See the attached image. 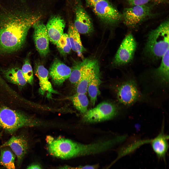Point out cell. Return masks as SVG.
<instances>
[{"mask_svg":"<svg viewBox=\"0 0 169 169\" xmlns=\"http://www.w3.org/2000/svg\"><path fill=\"white\" fill-rule=\"evenodd\" d=\"M40 17L19 9L0 13V54H11L20 49L29 29Z\"/></svg>","mask_w":169,"mask_h":169,"instance_id":"cell-1","label":"cell"},{"mask_svg":"<svg viewBox=\"0 0 169 169\" xmlns=\"http://www.w3.org/2000/svg\"><path fill=\"white\" fill-rule=\"evenodd\" d=\"M46 125L45 122L22 111L12 109L0 102V128L8 133L12 134L24 127Z\"/></svg>","mask_w":169,"mask_h":169,"instance_id":"cell-2","label":"cell"},{"mask_svg":"<svg viewBox=\"0 0 169 169\" xmlns=\"http://www.w3.org/2000/svg\"><path fill=\"white\" fill-rule=\"evenodd\" d=\"M169 27L168 19L149 34L145 50L152 60L161 58L169 49Z\"/></svg>","mask_w":169,"mask_h":169,"instance_id":"cell-3","label":"cell"},{"mask_svg":"<svg viewBox=\"0 0 169 169\" xmlns=\"http://www.w3.org/2000/svg\"><path fill=\"white\" fill-rule=\"evenodd\" d=\"M47 148L51 155L62 159L79 157L78 142L62 137L54 138L47 136L46 138Z\"/></svg>","mask_w":169,"mask_h":169,"instance_id":"cell-4","label":"cell"},{"mask_svg":"<svg viewBox=\"0 0 169 169\" xmlns=\"http://www.w3.org/2000/svg\"><path fill=\"white\" fill-rule=\"evenodd\" d=\"M157 4L152 2L124 8L122 14L124 23L130 27L136 26L146 19L154 15L152 11Z\"/></svg>","mask_w":169,"mask_h":169,"instance_id":"cell-5","label":"cell"},{"mask_svg":"<svg viewBox=\"0 0 169 169\" xmlns=\"http://www.w3.org/2000/svg\"><path fill=\"white\" fill-rule=\"evenodd\" d=\"M117 113L116 107L112 104L103 102L89 109L83 115V121L88 123H95L111 119Z\"/></svg>","mask_w":169,"mask_h":169,"instance_id":"cell-6","label":"cell"},{"mask_svg":"<svg viewBox=\"0 0 169 169\" xmlns=\"http://www.w3.org/2000/svg\"><path fill=\"white\" fill-rule=\"evenodd\" d=\"M92 8L99 18L107 24H115L123 20L122 14L108 0H100Z\"/></svg>","mask_w":169,"mask_h":169,"instance_id":"cell-7","label":"cell"},{"mask_svg":"<svg viewBox=\"0 0 169 169\" xmlns=\"http://www.w3.org/2000/svg\"><path fill=\"white\" fill-rule=\"evenodd\" d=\"M136 42L131 34L127 35L123 41L113 62L115 66L128 64L133 60L136 48Z\"/></svg>","mask_w":169,"mask_h":169,"instance_id":"cell-8","label":"cell"},{"mask_svg":"<svg viewBox=\"0 0 169 169\" xmlns=\"http://www.w3.org/2000/svg\"><path fill=\"white\" fill-rule=\"evenodd\" d=\"M32 27L34 29L33 38L36 49L41 56L45 57L50 51V41L46 25L39 20Z\"/></svg>","mask_w":169,"mask_h":169,"instance_id":"cell-9","label":"cell"},{"mask_svg":"<svg viewBox=\"0 0 169 169\" xmlns=\"http://www.w3.org/2000/svg\"><path fill=\"white\" fill-rule=\"evenodd\" d=\"M117 96L120 103L129 106L139 99L140 94L136 83L130 80L123 83L118 88Z\"/></svg>","mask_w":169,"mask_h":169,"instance_id":"cell-10","label":"cell"},{"mask_svg":"<svg viewBox=\"0 0 169 169\" xmlns=\"http://www.w3.org/2000/svg\"><path fill=\"white\" fill-rule=\"evenodd\" d=\"M75 18L74 25L79 33L82 34L92 33L94 27L91 19L80 2L75 8Z\"/></svg>","mask_w":169,"mask_h":169,"instance_id":"cell-11","label":"cell"},{"mask_svg":"<svg viewBox=\"0 0 169 169\" xmlns=\"http://www.w3.org/2000/svg\"><path fill=\"white\" fill-rule=\"evenodd\" d=\"M9 147L16 156L19 164L21 163L28 150V144L27 139L23 135L13 136L0 146V149Z\"/></svg>","mask_w":169,"mask_h":169,"instance_id":"cell-12","label":"cell"},{"mask_svg":"<svg viewBox=\"0 0 169 169\" xmlns=\"http://www.w3.org/2000/svg\"><path fill=\"white\" fill-rule=\"evenodd\" d=\"M72 69L60 60L56 59L53 62L49 70V74L55 84H61L69 77Z\"/></svg>","mask_w":169,"mask_h":169,"instance_id":"cell-13","label":"cell"},{"mask_svg":"<svg viewBox=\"0 0 169 169\" xmlns=\"http://www.w3.org/2000/svg\"><path fill=\"white\" fill-rule=\"evenodd\" d=\"M35 73L39 81V92L40 94L44 95L46 93L47 97L50 98L52 94L58 93L52 87L49 80L48 71L43 65H37L35 68Z\"/></svg>","mask_w":169,"mask_h":169,"instance_id":"cell-14","label":"cell"},{"mask_svg":"<svg viewBox=\"0 0 169 169\" xmlns=\"http://www.w3.org/2000/svg\"><path fill=\"white\" fill-rule=\"evenodd\" d=\"M65 23L60 16L55 15L51 17L46 25L50 41L56 45L63 34Z\"/></svg>","mask_w":169,"mask_h":169,"instance_id":"cell-15","label":"cell"},{"mask_svg":"<svg viewBox=\"0 0 169 169\" xmlns=\"http://www.w3.org/2000/svg\"><path fill=\"white\" fill-rule=\"evenodd\" d=\"M99 68L97 61L95 59L90 58L85 69L76 84L77 93L86 94L87 91L89 82L97 70Z\"/></svg>","mask_w":169,"mask_h":169,"instance_id":"cell-16","label":"cell"},{"mask_svg":"<svg viewBox=\"0 0 169 169\" xmlns=\"http://www.w3.org/2000/svg\"><path fill=\"white\" fill-rule=\"evenodd\" d=\"M169 49L161 58L159 66L155 70L154 76L160 85L167 86L169 83Z\"/></svg>","mask_w":169,"mask_h":169,"instance_id":"cell-17","label":"cell"},{"mask_svg":"<svg viewBox=\"0 0 169 169\" xmlns=\"http://www.w3.org/2000/svg\"><path fill=\"white\" fill-rule=\"evenodd\" d=\"M3 76L9 82L16 85L20 89L26 85L27 82L19 67H13L0 69Z\"/></svg>","mask_w":169,"mask_h":169,"instance_id":"cell-18","label":"cell"},{"mask_svg":"<svg viewBox=\"0 0 169 169\" xmlns=\"http://www.w3.org/2000/svg\"><path fill=\"white\" fill-rule=\"evenodd\" d=\"M169 136L161 132L154 139L151 140L152 148L157 157L164 158L168 148L167 140Z\"/></svg>","mask_w":169,"mask_h":169,"instance_id":"cell-19","label":"cell"},{"mask_svg":"<svg viewBox=\"0 0 169 169\" xmlns=\"http://www.w3.org/2000/svg\"><path fill=\"white\" fill-rule=\"evenodd\" d=\"M67 34L70 42L71 49L76 52L79 56H81L85 50L82 44L79 33L72 23L69 25Z\"/></svg>","mask_w":169,"mask_h":169,"instance_id":"cell-20","label":"cell"},{"mask_svg":"<svg viewBox=\"0 0 169 169\" xmlns=\"http://www.w3.org/2000/svg\"><path fill=\"white\" fill-rule=\"evenodd\" d=\"M99 68L96 71L94 76L89 82L87 91L89 96L91 104L94 106L99 94V87L101 83Z\"/></svg>","mask_w":169,"mask_h":169,"instance_id":"cell-21","label":"cell"},{"mask_svg":"<svg viewBox=\"0 0 169 169\" xmlns=\"http://www.w3.org/2000/svg\"><path fill=\"white\" fill-rule=\"evenodd\" d=\"M90 58H86L82 61L75 62L72 69L70 75L69 77L70 82L76 84L85 69Z\"/></svg>","mask_w":169,"mask_h":169,"instance_id":"cell-22","label":"cell"},{"mask_svg":"<svg viewBox=\"0 0 169 169\" xmlns=\"http://www.w3.org/2000/svg\"><path fill=\"white\" fill-rule=\"evenodd\" d=\"M0 149V165L3 166L6 169H15V155L13 152L5 147Z\"/></svg>","mask_w":169,"mask_h":169,"instance_id":"cell-23","label":"cell"},{"mask_svg":"<svg viewBox=\"0 0 169 169\" xmlns=\"http://www.w3.org/2000/svg\"><path fill=\"white\" fill-rule=\"evenodd\" d=\"M76 108L83 114L88 110L89 101L85 94L77 93L69 97Z\"/></svg>","mask_w":169,"mask_h":169,"instance_id":"cell-24","label":"cell"},{"mask_svg":"<svg viewBox=\"0 0 169 169\" xmlns=\"http://www.w3.org/2000/svg\"><path fill=\"white\" fill-rule=\"evenodd\" d=\"M56 45L59 51L63 55L69 53L71 49L70 42L67 34L63 33Z\"/></svg>","mask_w":169,"mask_h":169,"instance_id":"cell-25","label":"cell"},{"mask_svg":"<svg viewBox=\"0 0 169 169\" xmlns=\"http://www.w3.org/2000/svg\"><path fill=\"white\" fill-rule=\"evenodd\" d=\"M28 56L24 59L21 69L27 83L32 85L33 83V72Z\"/></svg>","mask_w":169,"mask_h":169,"instance_id":"cell-26","label":"cell"},{"mask_svg":"<svg viewBox=\"0 0 169 169\" xmlns=\"http://www.w3.org/2000/svg\"><path fill=\"white\" fill-rule=\"evenodd\" d=\"M128 4L131 6L141 5L154 2L158 4L169 3L168 0H126Z\"/></svg>","mask_w":169,"mask_h":169,"instance_id":"cell-27","label":"cell"},{"mask_svg":"<svg viewBox=\"0 0 169 169\" xmlns=\"http://www.w3.org/2000/svg\"><path fill=\"white\" fill-rule=\"evenodd\" d=\"M99 167V165L98 164L80 166L77 167L65 165L60 167L58 169H98Z\"/></svg>","mask_w":169,"mask_h":169,"instance_id":"cell-28","label":"cell"},{"mask_svg":"<svg viewBox=\"0 0 169 169\" xmlns=\"http://www.w3.org/2000/svg\"><path fill=\"white\" fill-rule=\"evenodd\" d=\"M86 5L88 7L93 8L100 0H85Z\"/></svg>","mask_w":169,"mask_h":169,"instance_id":"cell-29","label":"cell"},{"mask_svg":"<svg viewBox=\"0 0 169 169\" xmlns=\"http://www.w3.org/2000/svg\"><path fill=\"white\" fill-rule=\"evenodd\" d=\"M27 169H42L40 166L36 164L32 165L29 166Z\"/></svg>","mask_w":169,"mask_h":169,"instance_id":"cell-30","label":"cell"},{"mask_svg":"<svg viewBox=\"0 0 169 169\" xmlns=\"http://www.w3.org/2000/svg\"><path fill=\"white\" fill-rule=\"evenodd\" d=\"M4 81V80L0 75V84H3Z\"/></svg>","mask_w":169,"mask_h":169,"instance_id":"cell-31","label":"cell"}]
</instances>
